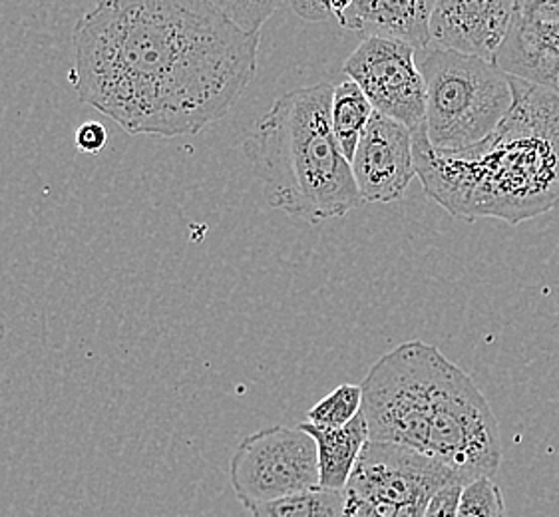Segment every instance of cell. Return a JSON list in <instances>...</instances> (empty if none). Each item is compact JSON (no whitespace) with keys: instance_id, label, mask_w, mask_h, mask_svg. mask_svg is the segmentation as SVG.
Listing matches in <instances>:
<instances>
[{"instance_id":"52a82bcc","label":"cell","mask_w":559,"mask_h":517,"mask_svg":"<svg viewBox=\"0 0 559 517\" xmlns=\"http://www.w3.org/2000/svg\"><path fill=\"white\" fill-rule=\"evenodd\" d=\"M229 482L246 509L319 488L317 444L301 426L258 430L237 446Z\"/></svg>"},{"instance_id":"e0dca14e","label":"cell","mask_w":559,"mask_h":517,"mask_svg":"<svg viewBox=\"0 0 559 517\" xmlns=\"http://www.w3.org/2000/svg\"><path fill=\"white\" fill-rule=\"evenodd\" d=\"M456 517H506L502 490L493 478H478L462 488Z\"/></svg>"},{"instance_id":"d6986e66","label":"cell","mask_w":559,"mask_h":517,"mask_svg":"<svg viewBox=\"0 0 559 517\" xmlns=\"http://www.w3.org/2000/svg\"><path fill=\"white\" fill-rule=\"evenodd\" d=\"M464 484H452L442 488L426 506L425 517L459 516L460 494Z\"/></svg>"},{"instance_id":"7c38bea8","label":"cell","mask_w":559,"mask_h":517,"mask_svg":"<svg viewBox=\"0 0 559 517\" xmlns=\"http://www.w3.org/2000/svg\"><path fill=\"white\" fill-rule=\"evenodd\" d=\"M437 0H348L336 14L338 24L367 38H381L416 48L432 43L430 21Z\"/></svg>"},{"instance_id":"9a60e30c","label":"cell","mask_w":559,"mask_h":517,"mask_svg":"<svg viewBox=\"0 0 559 517\" xmlns=\"http://www.w3.org/2000/svg\"><path fill=\"white\" fill-rule=\"evenodd\" d=\"M345 490L313 488L275 502L249 507L251 517H345Z\"/></svg>"},{"instance_id":"4fadbf2b","label":"cell","mask_w":559,"mask_h":517,"mask_svg":"<svg viewBox=\"0 0 559 517\" xmlns=\"http://www.w3.org/2000/svg\"><path fill=\"white\" fill-rule=\"evenodd\" d=\"M299 426L311 434L317 444V456H319V485L326 490H345L350 476L357 468L358 458L362 448L370 440L369 424L358 414L350 424L338 430H326L317 428L309 422Z\"/></svg>"},{"instance_id":"30bf717a","label":"cell","mask_w":559,"mask_h":517,"mask_svg":"<svg viewBox=\"0 0 559 517\" xmlns=\"http://www.w3.org/2000/svg\"><path fill=\"white\" fill-rule=\"evenodd\" d=\"M515 11L518 0H437L430 21L432 43H437L438 48L496 64L514 23Z\"/></svg>"},{"instance_id":"8fae6325","label":"cell","mask_w":559,"mask_h":517,"mask_svg":"<svg viewBox=\"0 0 559 517\" xmlns=\"http://www.w3.org/2000/svg\"><path fill=\"white\" fill-rule=\"evenodd\" d=\"M496 64L506 74L559 96V21L534 19L518 0L514 23Z\"/></svg>"},{"instance_id":"7402d4cb","label":"cell","mask_w":559,"mask_h":517,"mask_svg":"<svg viewBox=\"0 0 559 517\" xmlns=\"http://www.w3.org/2000/svg\"><path fill=\"white\" fill-rule=\"evenodd\" d=\"M522 9L539 21H559V0H520Z\"/></svg>"},{"instance_id":"5b68a950","label":"cell","mask_w":559,"mask_h":517,"mask_svg":"<svg viewBox=\"0 0 559 517\" xmlns=\"http://www.w3.org/2000/svg\"><path fill=\"white\" fill-rule=\"evenodd\" d=\"M418 68L426 84V140L438 152L480 144L514 104L512 76L488 60L435 48Z\"/></svg>"},{"instance_id":"8992f818","label":"cell","mask_w":559,"mask_h":517,"mask_svg":"<svg viewBox=\"0 0 559 517\" xmlns=\"http://www.w3.org/2000/svg\"><path fill=\"white\" fill-rule=\"evenodd\" d=\"M452 484L468 482L418 452L369 440L345 488V517H425L428 502Z\"/></svg>"},{"instance_id":"ac0fdd59","label":"cell","mask_w":559,"mask_h":517,"mask_svg":"<svg viewBox=\"0 0 559 517\" xmlns=\"http://www.w3.org/2000/svg\"><path fill=\"white\" fill-rule=\"evenodd\" d=\"M217 7L246 33L259 34L263 23L280 9V2H217Z\"/></svg>"},{"instance_id":"9c48e42d","label":"cell","mask_w":559,"mask_h":517,"mask_svg":"<svg viewBox=\"0 0 559 517\" xmlns=\"http://www.w3.org/2000/svg\"><path fill=\"white\" fill-rule=\"evenodd\" d=\"M362 202L403 200L416 173L413 132L406 125L374 112L350 161Z\"/></svg>"},{"instance_id":"7a4b0ae2","label":"cell","mask_w":559,"mask_h":517,"mask_svg":"<svg viewBox=\"0 0 559 517\" xmlns=\"http://www.w3.org/2000/svg\"><path fill=\"white\" fill-rule=\"evenodd\" d=\"M514 104L476 146L438 152L425 130L413 134L425 193L448 214L518 226L559 205V96L512 76Z\"/></svg>"},{"instance_id":"277c9868","label":"cell","mask_w":559,"mask_h":517,"mask_svg":"<svg viewBox=\"0 0 559 517\" xmlns=\"http://www.w3.org/2000/svg\"><path fill=\"white\" fill-rule=\"evenodd\" d=\"M333 91L321 82L283 94L243 144L269 205L311 226L365 203L336 142Z\"/></svg>"},{"instance_id":"5bb4252c","label":"cell","mask_w":559,"mask_h":517,"mask_svg":"<svg viewBox=\"0 0 559 517\" xmlns=\"http://www.w3.org/2000/svg\"><path fill=\"white\" fill-rule=\"evenodd\" d=\"M374 108L370 106L365 92L353 80H343L336 84L331 101V122L335 130L336 142L348 161L355 158L358 142L365 134Z\"/></svg>"},{"instance_id":"6da1fadb","label":"cell","mask_w":559,"mask_h":517,"mask_svg":"<svg viewBox=\"0 0 559 517\" xmlns=\"http://www.w3.org/2000/svg\"><path fill=\"white\" fill-rule=\"evenodd\" d=\"M72 46L80 100L132 135L200 134L258 72L259 34L203 0H106L76 23Z\"/></svg>"},{"instance_id":"3957f363","label":"cell","mask_w":559,"mask_h":517,"mask_svg":"<svg viewBox=\"0 0 559 517\" xmlns=\"http://www.w3.org/2000/svg\"><path fill=\"white\" fill-rule=\"evenodd\" d=\"M370 440L428 456L464 482L493 478L500 426L486 396L442 350L411 340L382 354L360 383Z\"/></svg>"},{"instance_id":"ba28073f","label":"cell","mask_w":559,"mask_h":517,"mask_svg":"<svg viewBox=\"0 0 559 517\" xmlns=\"http://www.w3.org/2000/svg\"><path fill=\"white\" fill-rule=\"evenodd\" d=\"M343 72L365 92L374 112L406 125L413 134L425 130L426 84L413 46L367 38L347 58Z\"/></svg>"},{"instance_id":"2e32d148","label":"cell","mask_w":559,"mask_h":517,"mask_svg":"<svg viewBox=\"0 0 559 517\" xmlns=\"http://www.w3.org/2000/svg\"><path fill=\"white\" fill-rule=\"evenodd\" d=\"M360 410H362L360 384H341L307 412V422L317 428L338 430L350 424L360 414Z\"/></svg>"},{"instance_id":"ffe728a7","label":"cell","mask_w":559,"mask_h":517,"mask_svg":"<svg viewBox=\"0 0 559 517\" xmlns=\"http://www.w3.org/2000/svg\"><path fill=\"white\" fill-rule=\"evenodd\" d=\"M76 147L84 154H100L108 144V130L100 122H84L76 130Z\"/></svg>"},{"instance_id":"44dd1931","label":"cell","mask_w":559,"mask_h":517,"mask_svg":"<svg viewBox=\"0 0 559 517\" xmlns=\"http://www.w3.org/2000/svg\"><path fill=\"white\" fill-rule=\"evenodd\" d=\"M293 11L297 12L305 21H311V23H321V21H326L329 16H333L331 0H326V2H317V0L293 2Z\"/></svg>"}]
</instances>
